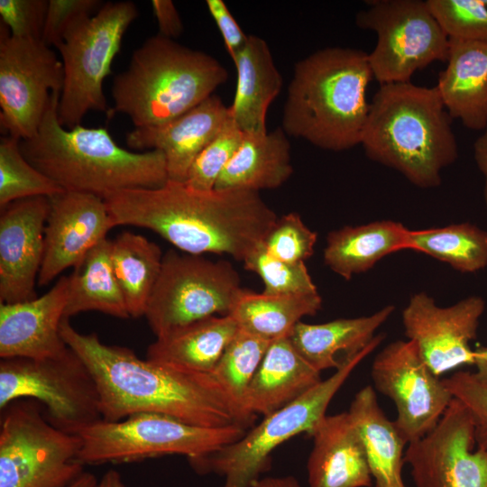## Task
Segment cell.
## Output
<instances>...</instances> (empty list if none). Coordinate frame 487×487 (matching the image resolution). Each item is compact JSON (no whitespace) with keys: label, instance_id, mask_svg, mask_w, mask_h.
Returning <instances> with one entry per match:
<instances>
[{"label":"cell","instance_id":"cell-39","mask_svg":"<svg viewBox=\"0 0 487 487\" xmlns=\"http://www.w3.org/2000/svg\"><path fill=\"white\" fill-rule=\"evenodd\" d=\"M427 4L448 39L487 41L484 0H427Z\"/></svg>","mask_w":487,"mask_h":487},{"label":"cell","instance_id":"cell-50","mask_svg":"<svg viewBox=\"0 0 487 487\" xmlns=\"http://www.w3.org/2000/svg\"><path fill=\"white\" fill-rule=\"evenodd\" d=\"M97 482L98 481L93 473L84 472L66 487H96Z\"/></svg>","mask_w":487,"mask_h":487},{"label":"cell","instance_id":"cell-5","mask_svg":"<svg viewBox=\"0 0 487 487\" xmlns=\"http://www.w3.org/2000/svg\"><path fill=\"white\" fill-rule=\"evenodd\" d=\"M368 53L327 47L295 64L284 104L281 128L327 151L361 144L372 79Z\"/></svg>","mask_w":487,"mask_h":487},{"label":"cell","instance_id":"cell-34","mask_svg":"<svg viewBox=\"0 0 487 487\" xmlns=\"http://www.w3.org/2000/svg\"><path fill=\"white\" fill-rule=\"evenodd\" d=\"M409 250L446 262L460 272L487 267V232L471 223L411 230Z\"/></svg>","mask_w":487,"mask_h":487},{"label":"cell","instance_id":"cell-7","mask_svg":"<svg viewBox=\"0 0 487 487\" xmlns=\"http://www.w3.org/2000/svg\"><path fill=\"white\" fill-rule=\"evenodd\" d=\"M383 334L361 352L343 358L339 368L299 398L263 417L257 425L212 455L190 462L198 473L225 477L221 487H251L271 466V454L282 443L308 434L326 415V409L355 367L382 342Z\"/></svg>","mask_w":487,"mask_h":487},{"label":"cell","instance_id":"cell-23","mask_svg":"<svg viewBox=\"0 0 487 487\" xmlns=\"http://www.w3.org/2000/svg\"><path fill=\"white\" fill-rule=\"evenodd\" d=\"M452 117L472 130L487 127V41L449 39L446 67L435 86Z\"/></svg>","mask_w":487,"mask_h":487},{"label":"cell","instance_id":"cell-4","mask_svg":"<svg viewBox=\"0 0 487 487\" xmlns=\"http://www.w3.org/2000/svg\"><path fill=\"white\" fill-rule=\"evenodd\" d=\"M361 144L372 161L401 173L421 188L441 185V171L458 146L436 87L411 82L381 85L369 106Z\"/></svg>","mask_w":487,"mask_h":487},{"label":"cell","instance_id":"cell-48","mask_svg":"<svg viewBox=\"0 0 487 487\" xmlns=\"http://www.w3.org/2000/svg\"><path fill=\"white\" fill-rule=\"evenodd\" d=\"M251 487H300L298 480L291 476L260 478Z\"/></svg>","mask_w":487,"mask_h":487},{"label":"cell","instance_id":"cell-42","mask_svg":"<svg viewBox=\"0 0 487 487\" xmlns=\"http://www.w3.org/2000/svg\"><path fill=\"white\" fill-rule=\"evenodd\" d=\"M49 0H0L2 23L16 38L41 39Z\"/></svg>","mask_w":487,"mask_h":487},{"label":"cell","instance_id":"cell-28","mask_svg":"<svg viewBox=\"0 0 487 487\" xmlns=\"http://www.w3.org/2000/svg\"><path fill=\"white\" fill-rule=\"evenodd\" d=\"M410 231L393 220L344 226L327 234L324 262L345 280L371 270L381 259L409 250Z\"/></svg>","mask_w":487,"mask_h":487},{"label":"cell","instance_id":"cell-40","mask_svg":"<svg viewBox=\"0 0 487 487\" xmlns=\"http://www.w3.org/2000/svg\"><path fill=\"white\" fill-rule=\"evenodd\" d=\"M317 234L300 216L291 212L277 218L265 235L262 247L271 256L289 262H305L314 253Z\"/></svg>","mask_w":487,"mask_h":487},{"label":"cell","instance_id":"cell-27","mask_svg":"<svg viewBox=\"0 0 487 487\" xmlns=\"http://www.w3.org/2000/svg\"><path fill=\"white\" fill-rule=\"evenodd\" d=\"M388 305L369 316L339 318L321 324L299 322L289 335L299 354L316 370H335L342 361L336 354H355L366 348L375 338L376 330L394 311Z\"/></svg>","mask_w":487,"mask_h":487},{"label":"cell","instance_id":"cell-35","mask_svg":"<svg viewBox=\"0 0 487 487\" xmlns=\"http://www.w3.org/2000/svg\"><path fill=\"white\" fill-rule=\"evenodd\" d=\"M271 341L238 328L217 362L212 375L228 396L244 408L247 388Z\"/></svg>","mask_w":487,"mask_h":487},{"label":"cell","instance_id":"cell-2","mask_svg":"<svg viewBox=\"0 0 487 487\" xmlns=\"http://www.w3.org/2000/svg\"><path fill=\"white\" fill-rule=\"evenodd\" d=\"M104 200L115 227H143L185 253L228 254L241 262L262 246L278 218L257 191H200L170 179Z\"/></svg>","mask_w":487,"mask_h":487},{"label":"cell","instance_id":"cell-16","mask_svg":"<svg viewBox=\"0 0 487 487\" xmlns=\"http://www.w3.org/2000/svg\"><path fill=\"white\" fill-rule=\"evenodd\" d=\"M468 409L453 398L427 435L408 444L404 462L416 487H487V449L476 446Z\"/></svg>","mask_w":487,"mask_h":487},{"label":"cell","instance_id":"cell-22","mask_svg":"<svg viewBox=\"0 0 487 487\" xmlns=\"http://www.w3.org/2000/svg\"><path fill=\"white\" fill-rule=\"evenodd\" d=\"M308 435L313 439L309 487L372 486L361 436L347 411L326 415Z\"/></svg>","mask_w":487,"mask_h":487},{"label":"cell","instance_id":"cell-12","mask_svg":"<svg viewBox=\"0 0 487 487\" xmlns=\"http://www.w3.org/2000/svg\"><path fill=\"white\" fill-rule=\"evenodd\" d=\"M242 290L229 262L169 250L144 317L159 337L199 319L229 315Z\"/></svg>","mask_w":487,"mask_h":487},{"label":"cell","instance_id":"cell-45","mask_svg":"<svg viewBox=\"0 0 487 487\" xmlns=\"http://www.w3.org/2000/svg\"><path fill=\"white\" fill-rule=\"evenodd\" d=\"M152 7L156 18L159 34L173 39L183 32V23L179 14L171 0H152Z\"/></svg>","mask_w":487,"mask_h":487},{"label":"cell","instance_id":"cell-8","mask_svg":"<svg viewBox=\"0 0 487 487\" xmlns=\"http://www.w3.org/2000/svg\"><path fill=\"white\" fill-rule=\"evenodd\" d=\"M246 429L198 427L152 412L118 421L100 419L78 433L82 442L78 460L84 465L120 464L180 455L194 462L238 440Z\"/></svg>","mask_w":487,"mask_h":487},{"label":"cell","instance_id":"cell-38","mask_svg":"<svg viewBox=\"0 0 487 487\" xmlns=\"http://www.w3.org/2000/svg\"><path fill=\"white\" fill-rule=\"evenodd\" d=\"M244 132L231 119L218 134L202 150L192 163L184 183L197 190L210 191L234 153Z\"/></svg>","mask_w":487,"mask_h":487},{"label":"cell","instance_id":"cell-10","mask_svg":"<svg viewBox=\"0 0 487 487\" xmlns=\"http://www.w3.org/2000/svg\"><path fill=\"white\" fill-rule=\"evenodd\" d=\"M41 407L20 399L1 409L0 487H66L84 473L80 436L51 425Z\"/></svg>","mask_w":487,"mask_h":487},{"label":"cell","instance_id":"cell-30","mask_svg":"<svg viewBox=\"0 0 487 487\" xmlns=\"http://www.w3.org/2000/svg\"><path fill=\"white\" fill-rule=\"evenodd\" d=\"M281 127L262 133H244L243 141L220 175L215 189L277 188L293 173L290 144Z\"/></svg>","mask_w":487,"mask_h":487},{"label":"cell","instance_id":"cell-32","mask_svg":"<svg viewBox=\"0 0 487 487\" xmlns=\"http://www.w3.org/2000/svg\"><path fill=\"white\" fill-rule=\"evenodd\" d=\"M322 308L318 293L266 295L243 289L230 314L239 328L273 341L289 335L307 316Z\"/></svg>","mask_w":487,"mask_h":487},{"label":"cell","instance_id":"cell-26","mask_svg":"<svg viewBox=\"0 0 487 487\" xmlns=\"http://www.w3.org/2000/svg\"><path fill=\"white\" fill-rule=\"evenodd\" d=\"M233 60L237 83L229 106L231 117L244 133H266L268 108L282 87V77L270 48L259 36L248 35Z\"/></svg>","mask_w":487,"mask_h":487},{"label":"cell","instance_id":"cell-11","mask_svg":"<svg viewBox=\"0 0 487 487\" xmlns=\"http://www.w3.org/2000/svg\"><path fill=\"white\" fill-rule=\"evenodd\" d=\"M20 399L36 400L48 421L69 433L102 419L96 381L69 346L53 357L1 359L0 409Z\"/></svg>","mask_w":487,"mask_h":487},{"label":"cell","instance_id":"cell-21","mask_svg":"<svg viewBox=\"0 0 487 487\" xmlns=\"http://www.w3.org/2000/svg\"><path fill=\"white\" fill-rule=\"evenodd\" d=\"M69 277L61 276L45 294L16 303H0V357L42 359L69 346L60 335Z\"/></svg>","mask_w":487,"mask_h":487},{"label":"cell","instance_id":"cell-18","mask_svg":"<svg viewBox=\"0 0 487 487\" xmlns=\"http://www.w3.org/2000/svg\"><path fill=\"white\" fill-rule=\"evenodd\" d=\"M48 197L15 200L0 213V303L37 298L35 283L44 255Z\"/></svg>","mask_w":487,"mask_h":487},{"label":"cell","instance_id":"cell-43","mask_svg":"<svg viewBox=\"0 0 487 487\" xmlns=\"http://www.w3.org/2000/svg\"><path fill=\"white\" fill-rule=\"evenodd\" d=\"M103 5L99 0H49L41 41L57 48L75 22L93 15Z\"/></svg>","mask_w":487,"mask_h":487},{"label":"cell","instance_id":"cell-14","mask_svg":"<svg viewBox=\"0 0 487 487\" xmlns=\"http://www.w3.org/2000/svg\"><path fill=\"white\" fill-rule=\"evenodd\" d=\"M63 65L41 39L16 38L0 25V124L19 140L34 136L52 92L61 91Z\"/></svg>","mask_w":487,"mask_h":487},{"label":"cell","instance_id":"cell-13","mask_svg":"<svg viewBox=\"0 0 487 487\" xmlns=\"http://www.w3.org/2000/svg\"><path fill=\"white\" fill-rule=\"evenodd\" d=\"M367 5L357 13L355 23L377 34L368 60L381 85L410 82L416 71L435 61L446 62L449 39L427 1L372 0Z\"/></svg>","mask_w":487,"mask_h":487},{"label":"cell","instance_id":"cell-25","mask_svg":"<svg viewBox=\"0 0 487 487\" xmlns=\"http://www.w3.org/2000/svg\"><path fill=\"white\" fill-rule=\"evenodd\" d=\"M238 328L231 315L199 319L156 337L145 359L183 372L212 373Z\"/></svg>","mask_w":487,"mask_h":487},{"label":"cell","instance_id":"cell-29","mask_svg":"<svg viewBox=\"0 0 487 487\" xmlns=\"http://www.w3.org/2000/svg\"><path fill=\"white\" fill-rule=\"evenodd\" d=\"M348 414L366 454L373 487H408L402 477L406 442L378 403L371 385L354 397Z\"/></svg>","mask_w":487,"mask_h":487},{"label":"cell","instance_id":"cell-6","mask_svg":"<svg viewBox=\"0 0 487 487\" xmlns=\"http://www.w3.org/2000/svg\"><path fill=\"white\" fill-rule=\"evenodd\" d=\"M227 78L225 68L211 55L158 33L146 39L127 69L115 76L110 116L126 115L134 128L160 125L214 95Z\"/></svg>","mask_w":487,"mask_h":487},{"label":"cell","instance_id":"cell-41","mask_svg":"<svg viewBox=\"0 0 487 487\" xmlns=\"http://www.w3.org/2000/svg\"><path fill=\"white\" fill-rule=\"evenodd\" d=\"M443 381L452 396L470 411L476 446L487 449V389L475 380L473 372L465 371L456 372Z\"/></svg>","mask_w":487,"mask_h":487},{"label":"cell","instance_id":"cell-36","mask_svg":"<svg viewBox=\"0 0 487 487\" xmlns=\"http://www.w3.org/2000/svg\"><path fill=\"white\" fill-rule=\"evenodd\" d=\"M65 191L33 167L23 155L20 140L6 135L0 140V208L32 197L51 198Z\"/></svg>","mask_w":487,"mask_h":487},{"label":"cell","instance_id":"cell-17","mask_svg":"<svg viewBox=\"0 0 487 487\" xmlns=\"http://www.w3.org/2000/svg\"><path fill=\"white\" fill-rule=\"evenodd\" d=\"M484 309L485 301L479 296L439 307L427 293L418 292L402 311V325L408 340L415 343L424 362L440 377L473 364L471 342L476 338Z\"/></svg>","mask_w":487,"mask_h":487},{"label":"cell","instance_id":"cell-47","mask_svg":"<svg viewBox=\"0 0 487 487\" xmlns=\"http://www.w3.org/2000/svg\"><path fill=\"white\" fill-rule=\"evenodd\" d=\"M475 372H473L475 380L487 389V345L479 346L473 350V364Z\"/></svg>","mask_w":487,"mask_h":487},{"label":"cell","instance_id":"cell-46","mask_svg":"<svg viewBox=\"0 0 487 487\" xmlns=\"http://www.w3.org/2000/svg\"><path fill=\"white\" fill-rule=\"evenodd\" d=\"M475 163L484 177L483 197L487 211V127L473 143Z\"/></svg>","mask_w":487,"mask_h":487},{"label":"cell","instance_id":"cell-31","mask_svg":"<svg viewBox=\"0 0 487 487\" xmlns=\"http://www.w3.org/2000/svg\"><path fill=\"white\" fill-rule=\"evenodd\" d=\"M111 240L96 244L73 268L69 277L64 317L86 311H99L118 317H130L110 257Z\"/></svg>","mask_w":487,"mask_h":487},{"label":"cell","instance_id":"cell-9","mask_svg":"<svg viewBox=\"0 0 487 487\" xmlns=\"http://www.w3.org/2000/svg\"><path fill=\"white\" fill-rule=\"evenodd\" d=\"M137 16L133 2H108L94 15L78 20L67 30L57 47L64 71L58 104L62 126L71 129L79 125L91 110L110 115L103 83L112 72L126 30Z\"/></svg>","mask_w":487,"mask_h":487},{"label":"cell","instance_id":"cell-51","mask_svg":"<svg viewBox=\"0 0 487 487\" xmlns=\"http://www.w3.org/2000/svg\"><path fill=\"white\" fill-rule=\"evenodd\" d=\"M485 4L487 5V0H484Z\"/></svg>","mask_w":487,"mask_h":487},{"label":"cell","instance_id":"cell-1","mask_svg":"<svg viewBox=\"0 0 487 487\" xmlns=\"http://www.w3.org/2000/svg\"><path fill=\"white\" fill-rule=\"evenodd\" d=\"M60 335L91 372L106 421L152 412L205 427L248 428L254 423L211 373L183 372L141 359L130 348L104 344L95 333L78 332L66 317Z\"/></svg>","mask_w":487,"mask_h":487},{"label":"cell","instance_id":"cell-19","mask_svg":"<svg viewBox=\"0 0 487 487\" xmlns=\"http://www.w3.org/2000/svg\"><path fill=\"white\" fill-rule=\"evenodd\" d=\"M51 199L44 230V255L38 276L41 287L50 284L82 258L114 228L103 198L63 191Z\"/></svg>","mask_w":487,"mask_h":487},{"label":"cell","instance_id":"cell-44","mask_svg":"<svg viewBox=\"0 0 487 487\" xmlns=\"http://www.w3.org/2000/svg\"><path fill=\"white\" fill-rule=\"evenodd\" d=\"M206 3L233 60L245 44L248 35L244 34L223 0H207Z\"/></svg>","mask_w":487,"mask_h":487},{"label":"cell","instance_id":"cell-37","mask_svg":"<svg viewBox=\"0 0 487 487\" xmlns=\"http://www.w3.org/2000/svg\"><path fill=\"white\" fill-rule=\"evenodd\" d=\"M244 268L262 280L263 294L291 295L317 292L305 262H289L271 256L259 247L244 261Z\"/></svg>","mask_w":487,"mask_h":487},{"label":"cell","instance_id":"cell-3","mask_svg":"<svg viewBox=\"0 0 487 487\" xmlns=\"http://www.w3.org/2000/svg\"><path fill=\"white\" fill-rule=\"evenodd\" d=\"M59 97L60 92H52L36 134L20 140V149L33 167L65 191L105 199L123 190L160 188L169 180L161 152L124 149L106 127L62 126Z\"/></svg>","mask_w":487,"mask_h":487},{"label":"cell","instance_id":"cell-24","mask_svg":"<svg viewBox=\"0 0 487 487\" xmlns=\"http://www.w3.org/2000/svg\"><path fill=\"white\" fill-rule=\"evenodd\" d=\"M320 372L295 349L289 335L270 344L244 396L251 416H268L294 401L320 382Z\"/></svg>","mask_w":487,"mask_h":487},{"label":"cell","instance_id":"cell-15","mask_svg":"<svg viewBox=\"0 0 487 487\" xmlns=\"http://www.w3.org/2000/svg\"><path fill=\"white\" fill-rule=\"evenodd\" d=\"M371 375L374 389L394 403V423L407 444L432 430L454 398L411 340L386 345L375 356Z\"/></svg>","mask_w":487,"mask_h":487},{"label":"cell","instance_id":"cell-33","mask_svg":"<svg viewBox=\"0 0 487 487\" xmlns=\"http://www.w3.org/2000/svg\"><path fill=\"white\" fill-rule=\"evenodd\" d=\"M110 257L130 317L144 316L161 269V247L142 234L124 231L111 240Z\"/></svg>","mask_w":487,"mask_h":487},{"label":"cell","instance_id":"cell-20","mask_svg":"<svg viewBox=\"0 0 487 487\" xmlns=\"http://www.w3.org/2000/svg\"><path fill=\"white\" fill-rule=\"evenodd\" d=\"M230 119L229 106L218 96L212 95L165 124L133 128L126 133L125 142L131 149L161 152L169 179L184 182L198 155Z\"/></svg>","mask_w":487,"mask_h":487},{"label":"cell","instance_id":"cell-49","mask_svg":"<svg viewBox=\"0 0 487 487\" xmlns=\"http://www.w3.org/2000/svg\"><path fill=\"white\" fill-rule=\"evenodd\" d=\"M96 487H125V485L117 471L109 470L104 473Z\"/></svg>","mask_w":487,"mask_h":487}]
</instances>
